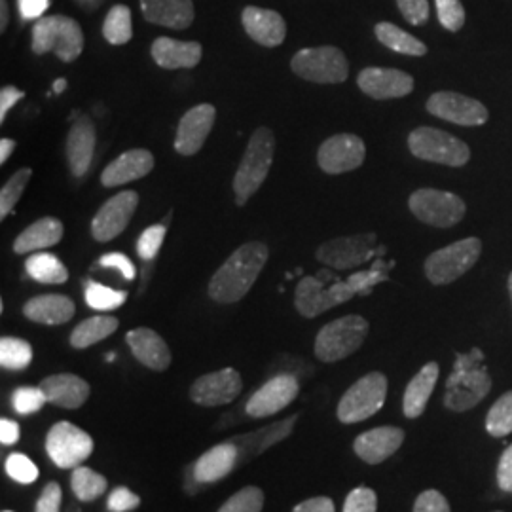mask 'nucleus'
Returning a JSON list of instances; mask_svg holds the SVG:
<instances>
[{"instance_id": "obj_1", "label": "nucleus", "mask_w": 512, "mask_h": 512, "mask_svg": "<svg viewBox=\"0 0 512 512\" xmlns=\"http://www.w3.org/2000/svg\"><path fill=\"white\" fill-rule=\"evenodd\" d=\"M270 251L264 243L251 241L241 245L220 266L209 281V296L219 304H236L251 291L268 262Z\"/></svg>"}, {"instance_id": "obj_2", "label": "nucleus", "mask_w": 512, "mask_h": 512, "mask_svg": "<svg viewBox=\"0 0 512 512\" xmlns=\"http://www.w3.org/2000/svg\"><path fill=\"white\" fill-rule=\"evenodd\" d=\"M387 275L374 268L372 272L351 275L346 281H336L325 287L317 277H304L296 285L294 306L306 319H313L325 311L332 310L344 302H349L355 294H366L376 283L385 281Z\"/></svg>"}, {"instance_id": "obj_3", "label": "nucleus", "mask_w": 512, "mask_h": 512, "mask_svg": "<svg viewBox=\"0 0 512 512\" xmlns=\"http://www.w3.org/2000/svg\"><path fill=\"white\" fill-rule=\"evenodd\" d=\"M482 361L484 353L480 349H473L467 355H458L454 372L446 382V408L454 412H467L484 401L492 389V378Z\"/></svg>"}, {"instance_id": "obj_4", "label": "nucleus", "mask_w": 512, "mask_h": 512, "mask_svg": "<svg viewBox=\"0 0 512 512\" xmlns=\"http://www.w3.org/2000/svg\"><path fill=\"white\" fill-rule=\"evenodd\" d=\"M275 137L270 128H258L249 139L234 177L236 205L243 207L266 181L274 162Z\"/></svg>"}, {"instance_id": "obj_5", "label": "nucleus", "mask_w": 512, "mask_h": 512, "mask_svg": "<svg viewBox=\"0 0 512 512\" xmlns=\"http://www.w3.org/2000/svg\"><path fill=\"white\" fill-rule=\"evenodd\" d=\"M84 50V33L80 23L67 16L38 19L33 27V52L37 55L55 52V55L73 63Z\"/></svg>"}, {"instance_id": "obj_6", "label": "nucleus", "mask_w": 512, "mask_h": 512, "mask_svg": "<svg viewBox=\"0 0 512 512\" xmlns=\"http://www.w3.org/2000/svg\"><path fill=\"white\" fill-rule=\"evenodd\" d=\"M370 325L361 315H346L319 330L315 355L323 363H338L363 346Z\"/></svg>"}, {"instance_id": "obj_7", "label": "nucleus", "mask_w": 512, "mask_h": 512, "mask_svg": "<svg viewBox=\"0 0 512 512\" xmlns=\"http://www.w3.org/2000/svg\"><path fill=\"white\" fill-rule=\"evenodd\" d=\"M410 152L423 162L461 167L471 160L469 147L450 133L435 128L414 129L408 135Z\"/></svg>"}, {"instance_id": "obj_8", "label": "nucleus", "mask_w": 512, "mask_h": 512, "mask_svg": "<svg viewBox=\"0 0 512 512\" xmlns=\"http://www.w3.org/2000/svg\"><path fill=\"white\" fill-rule=\"evenodd\" d=\"M296 76L315 84H342L349 76V63L344 52L334 46L304 48L291 61Z\"/></svg>"}, {"instance_id": "obj_9", "label": "nucleus", "mask_w": 512, "mask_h": 512, "mask_svg": "<svg viewBox=\"0 0 512 512\" xmlns=\"http://www.w3.org/2000/svg\"><path fill=\"white\" fill-rule=\"evenodd\" d=\"M482 253V241L467 238L435 251L425 260V275L433 285H450L467 274Z\"/></svg>"}, {"instance_id": "obj_10", "label": "nucleus", "mask_w": 512, "mask_h": 512, "mask_svg": "<svg viewBox=\"0 0 512 512\" xmlns=\"http://www.w3.org/2000/svg\"><path fill=\"white\" fill-rule=\"evenodd\" d=\"M387 397V378L382 372H370L349 387L338 404V420L359 423L382 410Z\"/></svg>"}, {"instance_id": "obj_11", "label": "nucleus", "mask_w": 512, "mask_h": 512, "mask_svg": "<svg viewBox=\"0 0 512 512\" xmlns=\"http://www.w3.org/2000/svg\"><path fill=\"white\" fill-rule=\"evenodd\" d=\"M408 207L416 219L435 228H452L467 213V205L459 196L435 188L416 190L408 200Z\"/></svg>"}, {"instance_id": "obj_12", "label": "nucleus", "mask_w": 512, "mask_h": 512, "mask_svg": "<svg viewBox=\"0 0 512 512\" xmlns=\"http://www.w3.org/2000/svg\"><path fill=\"white\" fill-rule=\"evenodd\" d=\"M46 452L59 469H76L92 456L93 439L71 421H59L48 431Z\"/></svg>"}, {"instance_id": "obj_13", "label": "nucleus", "mask_w": 512, "mask_h": 512, "mask_svg": "<svg viewBox=\"0 0 512 512\" xmlns=\"http://www.w3.org/2000/svg\"><path fill=\"white\" fill-rule=\"evenodd\" d=\"M378 238L376 234H361L349 238L330 239L317 249V260L336 270H351L363 266L376 255Z\"/></svg>"}, {"instance_id": "obj_14", "label": "nucleus", "mask_w": 512, "mask_h": 512, "mask_svg": "<svg viewBox=\"0 0 512 512\" xmlns=\"http://www.w3.org/2000/svg\"><path fill=\"white\" fill-rule=\"evenodd\" d=\"M427 110L440 120L469 128L486 124L490 116L480 101L456 92L433 93L427 101Z\"/></svg>"}, {"instance_id": "obj_15", "label": "nucleus", "mask_w": 512, "mask_h": 512, "mask_svg": "<svg viewBox=\"0 0 512 512\" xmlns=\"http://www.w3.org/2000/svg\"><path fill=\"white\" fill-rule=\"evenodd\" d=\"M365 141L351 133L332 135L317 152L319 167L329 175L348 173L365 162Z\"/></svg>"}, {"instance_id": "obj_16", "label": "nucleus", "mask_w": 512, "mask_h": 512, "mask_svg": "<svg viewBox=\"0 0 512 512\" xmlns=\"http://www.w3.org/2000/svg\"><path fill=\"white\" fill-rule=\"evenodd\" d=\"M243 389L238 370L222 368L200 376L190 387V399L200 406L215 408L236 401Z\"/></svg>"}, {"instance_id": "obj_17", "label": "nucleus", "mask_w": 512, "mask_h": 512, "mask_svg": "<svg viewBox=\"0 0 512 512\" xmlns=\"http://www.w3.org/2000/svg\"><path fill=\"white\" fill-rule=\"evenodd\" d=\"M137 205H139V194L133 190H124L114 198H110L109 202H105L93 217V238L101 243L118 238L128 228L129 220L133 217Z\"/></svg>"}, {"instance_id": "obj_18", "label": "nucleus", "mask_w": 512, "mask_h": 512, "mask_svg": "<svg viewBox=\"0 0 512 512\" xmlns=\"http://www.w3.org/2000/svg\"><path fill=\"white\" fill-rule=\"evenodd\" d=\"M300 384L293 374H279L262 385L247 401L245 412L251 418H270L287 408L298 397Z\"/></svg>"}, {"instance_id": "obj_19", "label": "nucleus", "mask_w": 512, "mask_h": 512, "mask_svg": "<svg viewBox=\"0 0 512 512\" xmlns=\"http://www.w3.org/2000/svg\"><path fill=\"white\" fill-rule=\"evenodd\" d=\"M215 120H217V109L213 105L203 103L188 110L177 128L175 150L181 156H194L196 152H200L205 139L209 137L211 129L215 126Z\"/></svg>"}, {"instance_id": "obj_20", "label": "nucleus", "mask_w": 512, "mask_h": 512, "mask_svg": "<svg viewBox=\"0 0 512 512\" xmlns=\"http://www.w3.org/2000/svg\"><path fill=\"white\" fill-rule=\"evenodd\" d=\"M357 84L361 92L380 101L404 97L414 90V78L410 74L384 67H366L357 76Z\"/></svg>"}, {"instance_id": "obj_21", "label": "nucleus", "mask_w": 512, "mask_h": 512, "mask_svg": "<svg viewBox=\"0 0 512 512\" xmlns=\"http://www.w3.org/2000/svg\"><path fill=\"white\" fill-rule=\"evenodd\" d=\"M241 23H243L245 33L253 38L256 44L266 46V48L281 46L287 37V23L283 16L275 10L247 6L241 12Z\"/></svg>"}, {"instance_id": "obj_22", "label": "nucleus", "mask_w": 512, "mask_h": 512, "mask_svg": "<svg viewBox=\"0 0 512 512\" xmlns=\"http://www.w3.org/2000/svg\"><path fill=\"white\" fill-rule=\"evenodd\" d=\"M404 442V431L399 427H376L353 442V450L368 465H380L391 458Z\"/></svg>"}, {"instance_id": "obj_23", "label": "nucleus", "mask_w": 512, "mask_h": 512, "mask_svg": "<svg viewBox=\"0 0 512 512\" xmlns=\"http://www.w3.org/2000/svg\"><path fill=\"white\" fill-rule=\"evenodd\" d=\"M95 143H97V133L92 120L80 114L74 120L67 137V160L74 177H84L90 171Z\"/></svg>"}, {"instance_id": "obj_24", "label": "nucleus", "mask_w": 512, "mask_h": 512, "mask_svg": "<svg viewBox=\"0 0 512 512\" xmlns=\"http://www.w3.org/2000/svg\"><path fill=\"white\" fill-rule=\"evenodd\" d=\"M152 169H154V156L145 148H135V150L124 152L112 164L105 167L101 175V183L107 188H116V186L147 177Z\"/></svg>"}, {"instance_id": "obj_25", "label": "nucleus", "mask_w": 512, "mask_h": 512, "mask_svg": "<svg viewBox=\"0 0 512 512\" xmlns=\"http://www.w3.org/2000/svg\"><path fill=\"white\" fill-rule=\"evenodd\" d=\"M126 342L135 359L150 370L162 372L171 365V351L156 330L147 329V327L129 330L126 334Z\"/></svg>"}, {"instance_id": "obj_26", "label": "nucleus", "mask_w": 512, "mask_h": 512, "mask_svg": "<svg viewBox=\"0 0 512 512\" xmlns=\"http://www.w3.org/2000/svg\"><path fill=\"white\" fill-rule=\"evenodd\" d=\"M152 59L167 71L192 69L202 61L203 48L200 42H183L175 38L160 37L150 48Z\"/></svg>"}, {"instance_id": "obj_27", "label": "nucleus", "mask_w": 512, "mask_h": 512, "mask_svg": "<svg viewBox=\"0 0 512 512\" xmlns=\"http://www.w3.org/2000/svg\"><path fill=\"white\" fill-rule=\"evenodd\" d=\"M38 387L44 391L48 403L61 406V408H69V410L80 408L88 401L90 391H92L90 384L76 374L48 376L40 382Z\"/></svg>"}, {"instance_id": "obj_28", "label": "nucleus", "mask_w": 512, "mask_h": 512, "mask_svg": "<svg viewBox=\"0 0 512 512\" xmlns=\"http://www.w3.org/2000/svg\"><path fill=\"white\" fill-rule=\"evenodd\" d=\"M141 12L148 23L184 31L194 21L192 0H141Z\"/></svg>"}, {"instance_id": "obj_29", "label": "nucleus", "mask_w": 512, "mask_h": 512, "mask_svg": "<svg viewBox=\"0 0 512 512\" xmlns=\"http://www.w3.org/2000/svg\"><path fill=\"white\" fill-rule=\"evenodd\" d=\"M73 300L65 294H42L25 302L23 315L40 325H63L74 317Z\"/></svg>"}, {"instance_id": "obj_30", "label": "nucleus", "mask_w": 512, "mask_h": 512, "mask_svg": "<svg viewBox=\"0 0 512 512\" xmlns=\"http://www.w3.org/2000/svg\"><path fill=\"white\" fill-rule=\"evenodd\" d=\"M239 461V448L234 440L222 442L219 446H213L207 450L202 458L194 465V478L205 484V482H217L220 478L230 475Z\"/></svg>"}, {"instance_id": "obj_31", "label": "nucleus", "mask_w": 512, "mask_h": 512, "mask_svg": "<svg viewBox=\"0 0 512 512\" xmlns=\"http://www.w3.org/2000/svg\"><path fill=\"white\" fill-rule=\"evenodd\" d=\"M439 380V365L427 363L420 372L406 385L403 399V412L406 418L416 420L425 412V406L429 403L433 389Z\"/></svg>"}, {"instance_id": "obj_32", "label": "nucleus", "mask_w": 512, "mask_h": 512, "mask_svg": "<svg viewBox=\"0 0 512 512\" xmlns=\"http://www.w3.org/2000/svg\"><path fill=\"white\" fill-rule=\"evenodd\" d=\"M63 222L54 219V217H44V219L33 222L29 228H25L14 241V253L25 255L33 251H42L50 249L57 245L63 238Z\"/></svg>"}, {"instance_id": "obj_33", "label": "nucleus", "mask_w": 512, "mask_h": 512, "mask_svg": "<svg viewBox=\"0 0 512 512\" xmlns=\"http://www.w3.org/2000/svg\"><path fill=\"white\" fill-rule=\"evenodd\" d=\"M120 327L118 319L112 315H95L82 321L71 334V346L76 349H86L109 338Z\"/></svg>"}, {"instance_id": "obj_34", "label": "nucleus", "mask_w": 512, "mask_h": 512, "mask_svg": "<svg viewBox=\"0 0 512 512\" xmlns=\"http://www.w3.org/2000/svg\"><path fill=\"white\" fill-rule=\"evenodd\" d=\"M376 38L384 44L385 48L397 52V54L414 55V57H423L427 54V46L421 42L420 38L408 35L401 27L382 21L374 27Z\"/></svg>"}, {"instance_id": "obj_35", "label": "nucleus", "mask_w": 512, "mask_h": 512, "mask_svg": "<svg viewBox=\"0 0 512 512\" xmlns=\"http://www.w3.org/2000/svg\"><path fill=\"white\" fill-rule=\"evenodd\" d=\"M25 270L29 277L46 285H61L69 279V272L63 266V262L50 253H35L29 256L25 262Z\"/></svg>"}, {"instance_id": "obj_36", "label": "nucleus", "mask_w": 512, "mask_h": 512, "mask_svg": "<svg viewBox=\"0 0 512 512\" xmlns=\"http://www.w3.org/2000/svg\"><path fill=\"white\" fill-rule=\"evenodd\" d=\"M103 37L107 38L109 44L122 46L128 44L133 37V27H131V10L124 4H116L110 8L105 23H103Z\"/></svg>"}, {"instance_id": "obj_37", "label": "nucleus", "mask_w": 512, "mask_h": 512, "mask_svg": "<svg viewBox=\"0 0 512 512\" xmlns=\"http://www.w3.org/2000/svg\"><path fill=\"white\" fill-rule=\"evenodd\" d=\"M107 478L95 473L90 467H76L71 476V488L80 501H95L107 492Z\"/></svg>"}, {"instance_id": "obj_38", "label": "nucleus", "mask_w": 512, "mask_h": 512, "mask_svg": "<svg viewBox=\"0 0 512 512\" xmlns=\"http://www.w3.org/2000/svg\"><path fill=\"white\" fill-rule=\"evenodd\" d=\"M33 361V348L21 338L4 336L0 340V365L6 370H25Z\"/></svg>"}, {"instance_id": "obj_39", "label": "nucleus", "mask_w": 512, "mask_h": 512, "mask_svg": "<svg viewBox=\"0 0 512 512\" xmlns=\"http://www.w3.org/2000/svg\"><path fill=\"white\" fill-rule=\"evenodd\" d=\"M294 421H296V416L289 418V420L281 421V423H275V425L268 427V429H260V431H256L253 435H243V437H239L234 442L238 444V448L239 446L243 448V446H249V444L256 442L255 454H260V452H264L266 448H270L275 442L287 439L291 435V431H293Z\"/></svg>"}, {"instance_id": "obj_40", "label": "nucleus", "mask_w": 512, "mask_h": 512, "mask_svg": "<svg viewBox=\"0 0 512 512\" xmlns=\"http://www.w3.org/2000/svg\"><path fill=\"white\" fill-rule=\"evenodd\" d=\"M486 431L492 437H507L512 433V391L495 401L486 416Z\"/></svg>"}, {"instance_id": "obj_41", "label": "nucleus", "mask_w": 512, "mask_h": 512, "mask_svg": "<svg viewBox=\"0 0 512 512\" xmlns=\"http://www.w3.org/2000/svg\"><path fill=\"white\" fill-rule=\"evenodd\" d=\"M128 300V293L114 291L101 283L88 281L86 285V304L97 311H110L120 308Z\"/></svg>"}, {"instance_id": "obj_42", "label": "nucleus", "mask_w": 512, "mask_h": 512, "mask_svg": "<svg viewBox=\"0 0 512 512\" xmlns=\"http://www.w3.org/2000/svg\"><path fill=\"white\" fill-rule=\"evenodd\" d=\"M31 175H33V171L29 167L19 169L8 179V183L2 186V190H0V219H6L14 211L16 203L23 196V190L29 183Z\"/></svg>"}, {"instance_id": "obj_43", "label": "nucleus", "mask_w": 512, "mask_h": 512, "mask_svg": "<svg viewBox=\"0 0 512 512\" xmlns=\"http://www.w3.org/2000/svg\"><path fill=\"white\" fill-rule=\"evenodd\" d=\"M264 509V492L256 486H247L232 495L219 512H262Z\"/></svg>"}, {"instance_id": "obj_44", "label": "nucleus", "mask_w": 512, "mask_h": 512, "mask_svg": "<svg viewBox=\"0 0 512 512\" xmlns=\"http://www.w3.org/2000/svg\"><path fill=\"white\" fill-rule=\"evenodd\" d=\"M46 403L48 399L40 387H19L12 395V406L21 416L35 414L38 410H42V406Z\"/></svg>"}, {"instance_id": "obj_45", "label": "nucleus", "mask_w": 512, "mask_h": 512, "mask_svg": "<svg viewBox=\"0 0 512 512\" xmlns=\"http://www.w3.org/2000/svg\"><path fill=\"white\" fill-rule=\"evenodd\" d=\"M4 469H6V475L19 484H33V482H37L38 475H40L37 465L23 454L8 456L4 463Z\"/></svg>"}, {"instance_id": "obj_46", "label": "nucleus", "mask_w": 512, "mask_h": 512, "mask_svg": "<svg viewBox=\"0 0 512 512\" xmlns=\"http://www.w3.org/2000/svg\"><path fill=\"white\" fill-rule=\"evenodd\" d=\"M437 14H439L440 25L450 31L458 33L465 25V8L461 0H435Z\"/></svg>"}, {"instance_id": "obj_47", "label": "nucleus", "mask_w": 512, "mask_h": 512, "mask_svg": "<svg viewBox=\"0 0 512 512\" xmlns=\"http://www.w3.org/2000/svg\"><path fill=\"white\" fill-rule=\"evenodd\" d=\"M165 238V226L164 224H154L147 228L141 238L137 241V253L143 258V260H152L154 256L158 255L162 243Z\"/></svg>"}, {"instance_id": "obj_48", "label": "nucleus", "mask_w": 512, "mask_h": 512, "mask_svg": "<svg viewBox=\"0 0 512 512\" xmlns=\"http://www.w3.org/2000/svg\"><path fill=\"white\" fill-rule=\"evenodd\" d=\"M378 497L370 488H355L344 503V512H376Z\"/></svg>"}, {"instance_id": "obj_49", "label": "nucleus", "mask_w": 512, "mask_h": 512, "mask_svg": "<svg viewBox=\"0 0 512 512\" xmlns=\"http://www.w3.org/2000/svg\"><path fill=\"white\" fill-rule=\"evenodd\" d=\"M397 6L410 25L421 27L429 21V0H397Z\"/></svg>"}, {"instance_id": "obj_50", "label": "nucleus", "mask_w": 512, "mask_h": 512, "mask_svg": "<svg viewBox=\"0 0 512 512\" xmlns=\"http://www.w3.org/2000/svg\"><path fill=\"white\" fill-rule=\"evenodd\" d=\"M141 505V497L137 494H133L126 486H120L116 488L112 494H110L109 501H107V509L110 512H128L137 509Z\"/></svg>"}, {"instance_id": "obj_51", "label": "nucleus", "mask_w": 512, "mask_h": 512, "mask_svg": "<svg viewBox=\"0 0 512 512\" xmlns=\"http://www.w3.org/2000/svg\"><path fill=\"white\" fill-rule=\"evenodd\" d=\"M414 512H450V505L437 490H427L416 499Z\"/></svg>"}, {"instance_id": "obj_52", "label": "nucleus", "mask_w": 512, "mask_h": 512, "mask_svg": "<svg viewBox=\"0 0 512 512\" xmlns=\"http://www.w3.org/2000/svg\"><path fill=\"white\" fill-rule=\"evenodd\" d=\"M99 266L101 268H110V270H118L120 274L124 275V279L133 281L135 279V266L133 262L129 260L128 256L122 255V253H109V255H103L99 258Z\"/></svg>"}, {"instance_id": "obj_53", "label": "nucleus", "mask_w": 512, "mask_h": 512, "mask_svg": "<svg viewBox=\"0 0 512 512\" xmlns=\"http://www.w3.org/2000/svg\"><path fill=\"white\" fill-rule=\"evenodd\" d=\"M61 486L57 482L46 484L42 494L38 497L37 512H61Z\"/></svg>"}, {"instance_id": "obj_54", "label": "nucleus", "mask_w": 512, "mask_h": 512, "mask_svg": "<svg viewBox=\"0 0 512 512\" xmlns=\"http://www.w3.org/2000/svg\"><path fill=\"white\" fill-rule=\"evenodd\" d=\"M497 484L503 492L512 494V444L503 452L497 467Z\"/></svg>"}, {"instance_id": "obj_55", "label": "nucleus", "mask_w": 512, "mask_h": 512, "mask_svg": "<svg viewBox=\"0 0 512 512\" xmlns=\"http://www.w3.org/2000/svg\"><path fill=\"white\" fill-rule=\"evenodd\" d=\"M293 512H336L330 497H311L294 507Z\"/></svg>"}, {"instance_id": "obj_56", "label": "nucleus", "mask_w": 512, "mask_h": 512, "mask_svg": "<svg viewBox=\"0 0 512 512\" xmlns=\"http://www.w3.org/2000/svg\"><path fill=\"white\" fill-rule=\"evenodd\" d=\"M19 99H23V92L16 86H4L0 92V122H4L8 110L12 109Z\"/></svg>"}, {"instance_id": "obj_57", "label": "nucleus", "mask_w": 512, "mask_h": 512, "mask_svg": "<svg viewBox=\"0 0 512 512\" xmlns=\"http://www.w3.org/2000/svg\"><path fill=\"white\" fill-rule=\"evenodd\" d=\"M50 0H19V12L25 19H37L46 12Z\"/></svg>"}, {"instance_id": "obj_58", "label": "nucleus", "mask_w": 512, "mask_h": 512, "mask_svg": "<svg viewBox=\"0 0 512 512\" xmlns=\"http://www.w3.org/2000/svg\"><path fill=\"white\" fill-rule=\"evenodd\" d=\"M19 440V425L14 420L2 418L0 420V442L4 446H12Z\"/></svg>"}, {"instance_id": "obj_59", "label": "nucleus", "mask_w": 512, "mask_h": 512, "mask_svg": "<svg viewBox=\"0 0 512 512\" xmlns=\"http://www.w3.org/2000/svg\"><path fill=\"white\" fill-rule=\"evenodd\" d=\"M14 148H16V141H12V139H2L0 141V164H4L10 158Z\"/></svg>"}, {"instance_id": "obj_60", "label": "nucleus", "mask_w": 512, "mask_h": 512, "mask_svg": "<svg viewBox=\"0 0 512 512\" xmlns=\"http://www.w3.org/2000/svg\"><path fill=\"white\" fill-rule=\"evenodd\" d=\"M8 21H10V10H8V2L0 0V33H4L8 29Z\"/></svg>"}, {"instance_id": "obj_61", "label": "nucleus", "mask_w": 512, "mask_h": 512, "mask_svg": "<svg viewBox=\"0 0 512 512\" xmlns=\"http://www.w3.org/2000/svg\"><path fill=\"white\" fill-rule=\"evenodd\" d=\"M65 90H67V80L59 78L54 84V93H63Z\"/></svg>"}, {"instance_id": "obj_62", "label": "nucleus", "mask_w": 512, "mask_h": 512, "mask_svg": "<svg viewBox=\"0 0 512 512\" xmlns=\"http://www.w3.org/2000/svg\"><path fill=\"white\" fill-rule=\"evenodd\" d=\"M509 294H511V302H512V274L509 275Z\"/></svg>"}, {"instance_id": "obj_63", "label": "nucleus", "mask_w": 512, "mask_h": 512, "mask_svg": "<svg viewBox=\"0 0 512 512\" xmlns=\"http://www.w3.org/2000/svg\"><path fill=\"white\" fill-rule=\"evenodd\" d=\"M2 512H12V511H2Z\"/></svg>"}]
</instances>
